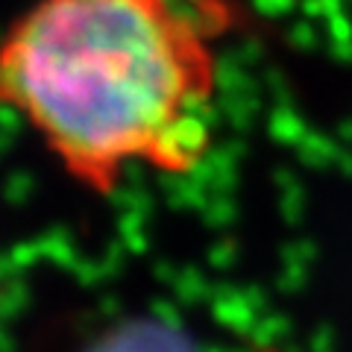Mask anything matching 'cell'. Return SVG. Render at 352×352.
Returning <instances> with one entry per match:
<instances>
[{"label": "cell", "instance_id": "6da1fadb", "mask_svg": "<svg viewBox=\"0 0 352 352\" xmlns=\"http://www.w3.org/2000/svg\"><path fill=\"white\" fill-rule=\"evenodd\" d=\"M232 0H38L0 38V106L80 185L197 170L214 144Z\"/></svg>", "mask_w": 352, "mask_h": 352}]
</instances>
